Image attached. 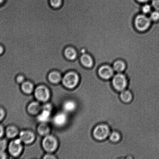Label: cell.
Listing matches in <instances>:
<instances>
[{
    "label": "cell",
    "mask_w": 159,
    "mask_h": 159,
    "mask_svg": "<svg viewBox=\"0 0 159 159\" xmlns=\"http://www.w3.org/2000/svg\"><path fill=\"white\" fill-rule=\"evenodd\" d=\"M97 74L101 79L104 80H110L115 74L111 65L105 64L101 65L97 70Z\"/></svg>",
    "instance_id": "cell-5"
},
{
    "label": "cell",
    "mask_w": 159,
    "mask_h": 159,
    "mask_svg": "<svg viewBox=\"0 0 159 159\" xmlns=\"http://www.w3.org/2000/svg\"><path fill=\"white\" fill-rule=\"evenodd\" d=\"M25 76L23 74H19L16 77V82L19 84H22L25 82Z\"/></svg>",
    "instance_id": "cell-28"
},
{
    "label": "cell",
    "mask_w": 159,
    "mask_h": 159,
    "mask_svg": "<svg viewBox=\"0 0 159 159\" xmlns=\"http://www.w3.org/2000/svg\"><path fill=\"white\" fill-rule=\"evenodd\" d=\"M50 5L54 9H59L63 5V0H49Z\"/></svg>",
    "instance_id": "cell-24"
},
{
    "label": "cell",
    "mask_w": 159,
    "mask_h": 159,
    "mask_svg": "<svg viewBox=\"0 0 159 159\" xmlns=\"http://www.w3.org/2000/svg\"><path fill=\"white\" fill-rule=\"evenodd\" d=\"M6 0H0V6H2L5 3Z\"/></svg>",
    "instance_id": "cell-36"
},
{
    "label": "cell",
    "mask_w": 159,
    "mask_h": 159,
    "mask_svg": "<svg viewBox=\"0 0 159 159\" xmlns=\"http://www.w3.org/2000/svg\"><path fill=\"white\" fill-rule=\"evenodd\" d=\"M149 16L140 13L135 16L133 20V25L138 32H144L150 29L152 24Z\"/></svg>",
    "instance_id": "cell-1"
},
{
    "label": "cell",
    "mask_w": 159,
    "mask_h": 159,
    "mask_svg": "<svg viewBox=\"0 0 159 159\" xmlns=\"http://www.w3.org/2000/svg\"><path fill=\"white\" fill-rule=\"evenodd\" d=\"M152 0H136L137 2L141 4H145V3H149Z\"/></svg>",
    "instance_id": "cell-33"
},
{
    "label": "cell",
    "mask_w": 159,
    "mask_h": 159,
    "mask_svg": "<svg viewBox=\"0 0 159 159\" xmlns=\"http://www.w3.org/2000/svg\"><path fill=\"white\" fill-rule=\"evenodd\" d=\"M77 107V104L74 101L68 100L64 103L63 107L65 112H71L74 111Z\"/></svg>",
    "instance_id": "cell-17"
},
{
    "label": "cell",
    "mask_w": 159,
    "mask_h": 159,
    "mask_svg": "<svg viewBox=\"0 0 159 159\" xmlns=\"http://www.w3.org/2000/svg\"><path fill=\"white\" fill-rule=\"evenodd\" d=\"M7 154L5 152L0 151V159H5L7 158Z\"/></svg>",
    "instance_id": "cell-32"
},
{
    "label": "cell",
    "mask_w": 159,
    "mask_h": 159,
    "mask_svg": "<svg viewBox=\"0 0 159 159\" xmlns=\"http://www.w3.org/2000/svg\"><path fill=\"white\" fill-rule=\"evenodd\" d=\"M8 146L7 140L6 139L0 138V151L5 152Z\"/></svg>",
    "instance_id": "cell-26"
},
{
    "label": "cell",
    "mask_w": 159,
    "mask_h": 159,
    "mask_svg": "<svg viewBox=\"0 0 159 159\" xmlns=\"http://www.w3.org/2000/svg\"><path fill=\"white\" fill-rule=\"evenodd\" d=\"M19 137L22 142L26 144L32 143L35 139L34 134L29 131H21Z\"/></svg>",
    "instance_id": "cell-12"
},
{
    "label": "cell",
    "mask_w": 159,
    "mask_h": 159,
    "mask_svg": "<svg viewBox=\"0 0 159 159\" xmlns=\"http://www.w3.org/2000/svg\"><path fill=\"white\" fill-rule=\"evenodd\" d=\"M150 3L154 10L159 11V0H152Z\"/></svg>",
    "instance_id": "cell-27"
},
{
    "label": "cell",
    "mask_w": 159,
    "mask_h": 159,
    "mask_svg": "<svg viewBox=\"0 0 159 159\" xmlns=\"http://www.w3.org/2000/svg\"><path fill=\"white\" fill-rule=\"evenodd\" d=\"M121 135L119 132L112 130L109 135L108 139L113 143H117L121 141Z\"/></svg>",
    "instance_id": "cell-19"
},
{
    "label": "cell",
    "mask_w": 159,
    "mask_h": 159,
    "mask_svg": "<svg viewBox=\"0 0 159 159\" xmlns=\"http://www.w3.org/2000/svg\"><path fill=\"white\" fill-rule=\"evenodd\" d=\"M111 130L108 125L101 123L93 129L92 135L95 140L99 141H105L108 139Z\"/></svg>",
    "instance_id": "cell-3"
},
{
    "label": "cell",
    "mask_w": 159,
    "mask_h": 159,
    "mask_svg": "<svg viewBox=\"0 0 159 159\" xmlns=\"http://www.w3.org/2000/svg\"><path fill=\"white\" fill-rule=\"evenodd\" d=\"M153 10L151 3H147L142 4L141 8V12L146 15L149 16Z\"/></svg>",
    "instance_id": "cell-23"
},
{
    "label": "cell",
    "mask_w": 159,
    "mask_h": 159,
    "mask_svg": "<svg viewBox=\"0 0 159 159\" xmlns=\"http://www.w3.org/2000/svg\"><path fill=\"white\" fill-rule=\"evenodd\" d=\"M111 66L115 73H124L127 67L126 62L121 59L115 60Z\"/></svg>",
    "instance_id": "cell-11"
},
{
    "label": "cell",
    "mask_w": 159,
    "mask_h": 159,
    "mask_svg": "<svg viewBox=\"0 0 159 159\" xmlns=\"http://www.w3.org/2000/svg\"><path fill=\"white\" fill-rule=\"evenodd\" d=\"M37 130L40 135L46 136L49 135L50 131V129L46 123H41L38 126Z\"/></svg>",
    "instance_id": "cell-18"
},
{
    "label": "cell",
    "mask_w": 159,
    "mask_h": 159,
    "mask_svg": "<svg viewBox=\"0 0 159 159\" xmlns=\"http://www.w3.org/2000/svg\"><path fill=\"white\" fill-rule=\"evenodd\" d=\"M27 110L28 112L31 114L36 115L40 113L42 110V107L38 102H33L29 104Z\"/></svg>",
    "instance_id": "cell-16"
},
{
    "label": "cell",
    "mask_w": 159,
    "mask_h": 159,
    "mask_svg": "<svg viewBox=\"0 0 159 159\" xmlns=\"http://www.w3.org/2000/svg\"><path fill=\"white\" fill-rule=\"evenodd\" d=\"M6 116L5 111L0 106V122L4 120Z\"/></svg>",
    "instance_id": "cell-29"
},
{
    "label": "cell",
    "mask_w": 159,
    "mask_h": 159,
    "mask_svg": "<svg viewBox=\"0 0 159 159\" xmlns=\"http://www.w3.org/2000/svg\"><path fill=\"white\" fill-rule=\"evenodd\" d=\"M63 55L65 58L69 61H74L79 58L78 52L76 48L72 46H68L65 48Z\"/></svg>",
    "instance_id": "cell-10"
},
{
    "label": "cell",
    "mask_w": 159,
    "mask_h": 159,
    "mask_svg": "<svg viewBox=\"0 0 159 159\" xmlns=\"http://www.w3.org/2000/svg\"><path fill=\"white\" fill-rule=\"evenodd\" d=\"M56 158L54 155H51V154H47L44 156V159H55Z\"/></svg>",
    "instance_id": "cell-34"
},
{
    "label": "cell",
    "mask_w": 159,
    "mask_h": 159,
    "mask_svg": "<svg viewBox=\"0 0 159 159\" xmlns=\"http://www.w3.org/2000/svg\"><path fill=\"white\" fill-rule=\"evenodd\" d=\"M43 107H42V110H48L51 111L52 107H51V106L50 104H45V105L43 106Z\"/></svg>",
    "instance_id": "cell-30"
},
{
    "label": "cell",
    "mask_w": 159,
    "mask_h": 159,
    "mask_svg": "<svg viewBox=\"0 0 159 159\" xmlns=\"http://www.w3.org/2000/svg\"><path fill=\"white\" fill-rule=\"evenodd\" d=\"M34 95L37 100L42 102L47 101L50 97L49 90L46 87L42 85L35 89Z\"/></svg>",
    "instance_id": "cell-8"
},
{
    "label": "cell",
    "mask_w": 159,
    "mask_h": 159,
    "mask_svg": "<svg viewBox=\"0 0 159 159\" xmlns=\"http://www.w3.org/2000/svg\"><path fill=\"white\" fill-rule=\"evenodd\" d=\"M79 62L83 67L87 69H91L94 65V60L91 54L85 53L79 57Z\"/></svg>",
    "instance_id": "cell-9"
},
{
    "label": "cell",
    "mask_w": 159,
    "mask_h": 159,
    "mask_svg": "<svg viewBox=\"0 0 159 159\" xmlns=\"http://www.w3.org/2000/svg\"><path fill=\"white\" fill-rule=\"evenodd\" d=\"M22 142L20 139L14 140L11 141L8 145L9 153L13 157L18 156L22 150Z\"/></svg>",
    "instance_id": "cell-7"
},
{
    "label": "cell",
    "mask_w": 159,
    "mask_h": 159,
    "mask_svg": "<svg viewBox=\"0 0 159 159\" xmlns=\"http://www.w3.org/2000/svg\"><path fill=\"white\" fill-rule=\"evenodd\" d=\"M42 144L45 151L52 152L57 149L58 144L57 140L54 137L48 135L44 138Z\"/></svg>",
    "instance_id": "cell-6"
},
{
    "label": "cell",
    "mask_w": 159,
    "mask_h": 159,
    "mask_svg": "<svg viewBox=\"0 0 159 159\" xmlns=\"http://www.w3.org/2000/svg\"><path fill=\"white\" fill-rule=\"evenodd\" d=\"M5 48L3 45L0 44V56L2 55L4 53Z\"/></svg>",
    "instance_id": "cell-35"
},
{
    "label": "cell",
    "mask_w": 159,
    "mask_h": 159,
    "mask_svg": "<svg viewBox=\"0 0 159 159\" xmlns=\"http://www.w3.org/2000/svg\"><path fill=\"white\" fill-rule=\"evenodd\" d=\"M4 127L1 124H0V138H2L4 134Z\"/></svg>",
    "instance_id": "cell-31"
},
{
    "label": "cell",
    "mask_w": 159,
    "mask_h": 159,
    "mask_svg": "<svg viewBox=\"0 0 159 159\" xmlns=\"http://www.w3.org/2000/svg\"><path fill=\"white\" fill-rule=\"evenodd\" d=\"M119 96L121 101L126 104L130 103L133 99L132 92L127 89L119 92Z\"/></svg>",
    "instance_id": "cell-14"
},
{
    "label": "cell",
    "mask_w": 159,
    "mask_h": 159,
    "mask_svg": "<svg viewBox=\"0 0 159 159\" xmlns=\"http://www.w3.org/2000/svg\"><path fill=\"white\" fill-rule=\"evenodd\" d=\"M62 83L67 88L73 89L76 87L80 82V77L78 73L74 70L67 71L63 74Z\"/></svg>",
    "instance_id": "cell-4"
},
{
    "label": "cell",
    "mask_w": 159,
    "mask_h": 159,
    "mask_svg": "<svg viewBox=\"0 0 159 159\" xmlns=\"http://www.w3.org/2000/svg\"><path fill=\"white\" fill-rule=\"evenodd\" d=\"M152 22H157L159 21V11L153 10L149 15Z\"/></svg>",
    "instance_id": "cell-25"
},
{
    "label": "cell",
    "mask_w": 159,
    "mask_h": 159,
    "mask_svg": "<svg viewBox=\"0 0 159 159\" xmlns=\"http://www.w3.org/2000/svg\"><path fill=\"white\" fill-rule=\"evenodd\" d=\"M110 80L113 88L119 93L127 89L128 87V79L124 73H115Z\"/></svg>",
    "instance_id": "cell-2"
},
{
    "label": "cell",
    "mask_w": 159,
    "mask_h": 159,
    "mask_svg": "<svg viewBox=\"0 0 159 159\" xmlns=\"http://www.w3.org/2000/svg\"><path fill=\"white\" fill-rule=\"evenodd\" d=\"M54 124L57 126L64 125L67 121V116L63 112L58 113L54 117L53 119Z\"/></svg>",
    "instance_id": "cell-15"
},
{
    "label": "cell",
    "mask_w": 159,
    "mask_h": 159,
    "mask_svg": "<svg viewBox=\"0 0 159 159\" xmlns=\"http://www.w3.org/2000/svg\"><path fill=\"white\" fill-rule=\"evenodd\" d=\"M5 133L6 136L9 138H15L18 134V131L14 126H9L6 129Z\"/></svg>",
    "instance_id": "cell-21"
},
{
    "label": "cell",
    "mask_w": 159,
    "mask_h": 159,
    "mask_svg": "<svg viewBox=\"0 0 159 159\" xmlns=\"http://www.w3.org/2000/svg\"><path fill=\"white\" fill-rule=\"evenodd\" d=\"M21 89L24 93L29 94L34 90L33 85L29 81H25L22 84Z\"/></svg>",
    "instance_id": "cell-22"
},
{
    "label": "cell",
    "mask_w": 159,
    "mask_h": 159,
    "mask_svg": "<svg viewBox=\"0 0 159 159\" xmlns=\"http://www.w3.org/2000/svg\"><path fill=\"white\" fill-rule=\"evenodd\" d=\"M51 115V111L42 110L40 115L37 117V119L41 123H46L49 119Z\"/></svg>",
    "instance_id": "cell-20"
},
{
    "label": "cell",
    "mask_w": 159,
    "mask_h": 159,
    "mask_svg": "<svg viewBox=\"0 0 159 159\" xmlns=\"http://www.w3.org/2000/svg\"><path fill=\"white\" fill-rule=\"evenodd\" d=\"M62 74L57 70H53L48 73L47 78L50 82L58 84L62 80Z\"/></svg>",
    "instance_id": "cell-13"
}]
</instances>
